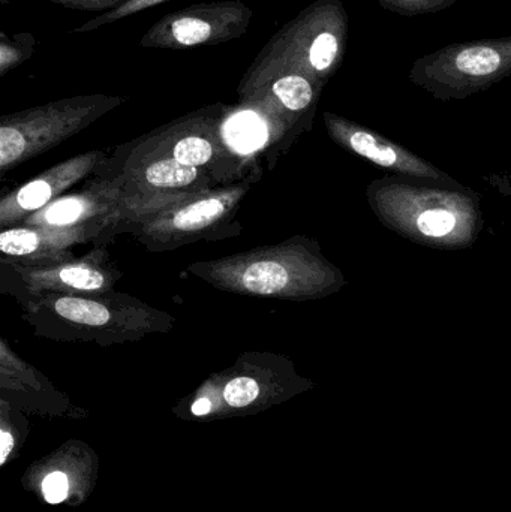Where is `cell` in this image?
I'll return each instance as SVG.
<instances>
[{"label":"cell","mask_w":511,"mask_h":512,"mask_svg":"<svg viewBox=\"0 0 511 512\" xmlns=\"http://www.w3.org/2000/svg\"><path fill=\"white\" fill-rule=\"evenodd\" d=\"M368 201L381 224L428 248H471L482 228L479 195L464 188L384 177L369 186Z\"/></svg>","instance_id":"1"},{"label":"cell","mask_w":511,"mask_h":512,"mask_svg":"<svg viewBox=\"0 0 511 512\" xmlns=\"http://www.w3.org/2000/svg\"><path fill=\"white\" fill-rule=\"evenodd\" d=\"M191 270L222 291L288 300L324 297L345 283L335 265L309 246L294 243L197 264Z\"/></svg>","instance_id":"2"},{"label":"cell","mask_w":511,"mask_h":512,"mask_svg":"<svg viewBox=\"0 0 511 512\" xmlns=\"http://www.w3.org/2000/svg\"><path fill=\"white\" fill-rule=\"evenodd\" d=\"M348 14L341 0H315L261 48L239 84L246 98L276 74L300 71L327 84L344 62Z\"/></svg>","instance_id":"3"},{"label":"cell","mask_w":511,"mask_h":512,"mask_svg":"<svg viewBox=\"0 0 511 512\" xmlns=\"http://www.w3.org/2000/svg\"><path fill=\"white\" fill-rule=\"evenodd\" d=\"M125 102L120 96L81 95L0 120V171L53 149Z\"/></svg>","instance_id":"4"},{"label":"cell","mask_w":511,"mask_h":512,"mask_svg":"<svg viewBox=\"0 0 511 512\" xmlns=\"http://www.w3.org/2000/svg\"><path fill=\"white\" fill-rule=\"evenodd\" d=\"M511 75V36L450 44L414 62L408 78L440 101H462Z\"/></svg>","instance_id":"5"},{"label":"cell","mask_w":511,"mask_h":512,"mask_svg":"<svg viewBox=\"0 0 511 512\" xmlns=\"http://www.w3.org/2000/svg\"><path fill=\"white\" fill-rule=\"evenodd\" d=\"M252 9L240 0L197 3L165 14L141 38L144 48L186 50L233 41L245 35Z\"/></svg>","instance_id":"6"},{"label":"cell","mask_w":511,"mask_h":512,"mask_svg":"<svg viewBox=\"0 0 511 512\" xmlns=\"http://www.w3.org/2000/svg\"><path fill=\"white\" fill-rule=\"evenodd\" d=\"M324 123H326L330 137L339 146L344 147L348 152L356 153L360 158L366 159L378 167L386 168V170L410 177V179L432 180V182L461 188V185L455 182L449 174L438 170L431 162L419 158L410 150L393 143L389 138L383 137L366 126L351 122V120L333 113H324Z\"/></svg>","instance_id":"7"},{"label":"cell","mask_w":511,"mask_h":512,"mask_svg":"<svg viewBox=\"0 0 511 512\" xmlns=\"http://www.w3.org/2000/svg\"><path fill=\"white\" fill-rule=\"evenodd\" d=\"M99 162L101 153H86L56 165L32 182L21 186L0 203V225L6 228L8 225L17 224L24 216L50 206L51 201L63 191L89 176Z\"/></svg>","instance_id":"8"},{"label":"cell","mask_w":511,"mask_h":512,"mask_svg":"<svg viewBox=\"0 0 511 512\" xmlns=\"http://www.w3.org/2000/svg\"><path fill=\"white\" fill-rule=\"evenodd\" d=\"M38 228H11L0 234V251L14 259H35L39 267L66 259V246L74 245L84 239L86 231L81 227H48L33 225Z\"/></svg>","instance_id":"9"},{"label":"cell","mask_w":511,"mask_h":512,"mask_svg":"<svg viewBox=\"0 0 511 512\" xmlns=\"http://www.w3.org/2000/svg\"><path fill=\"white\" fill-rule=\"evenodd\" d=\"M326 84L300 71H285L270 78L246 98L266 102L284 122H296L314 110ZM243 98V99H246Z\"/></svg>","instance_id":"10"},{"label":"cell","mask_w":511,"mask_h":512,"mask_svg":"<svg viewBox=\"0 0 511 512\" xmlns=\"http://www.w3.org/2000/svg\"><path fill=\"white\" fill-rule=\"evenodd\" d=\"M27 288L38 292H68V294H99L110 289L111 277L90 262H69L45 267L18 268Z\"/></svg>","instance_id":"11"},{"label":"cell","mask_w":511,"mask_h":512,"mask_svg":"<svg viewBox=\"0 0 511 512\" xmlns=\"http://www.w3.org/2000/svg\"><path fill=\"white\" fill-rule=\"evenodd\" d=\"M239 198V192L230 191L192 201L170 212V215L156 219L153 222L152 231L162 234L201 233L222 221Z\"/></svg>","instance_id":"12"},{"label":"cell","mask_w":511,"mask_h":512,"mask_svg":"<svg viewBox=\"0 0 511 512\" xmlns=\"http://www.w3.org/2000/svg\"><path fill=\"white\" fill-rule=\"evenodd\" d=\"M111 197L108 194H87L62 198L54 201L38 215L30 216L27 224L48 225V227H78L110 209Z\"/></svg>","instance_id":"13"},{"label":"cell","mask_w":511,"mask_h":512,"mask_svg":"<svg viewBox=\"0 0 511 512\" xmlns=\"http://www.w3.org/2000/svg\"><path fill=\"white\" fill-rule=\"evenodd\" d=\"M51 304L60 318L75 324L86 325V327H104L113 319L110 307L87 298L63 295V297H57Z\"/></svg>","instance_id":"14"},{"label":"cell","mask_w":511,"mask_h":512,"mask_svg":"<svg viewBox=\"0 0 511 512\" xmlns=\"http://www.w3.org/2000/svg\"><path fill=\"white\" fill-rule=\"evenodd\" d=\"M200 171L176 159H161L144 170V179L153 188H186L198 179Z\"/></svg>","instance_id":"15"},{"label":"cell","mask_w":511,"mask_h":512,"mask_svg":"<svg viewBox=\"0 0 511 512\" xmlns=\"http://www.w3.org/2000/svg\"><path fill=\"white\" fill-rule=\"evenodd\" d=\"M215 126V125H213ZM210 126L207 131L213 128ZM207 131L204 134L200 132H185L174 141L171 155L180 164L188 165V167L198 168L201 165L212 161L215 155V144L210 140Z\"/></svg>","instance_id":"16"},{"label":"cell","mask_w":511,"mask_h":512,"mask_svg":"<svg viewBox=\"0 0 511 512\" xmlns=\"http://www.w3.org/2000/svg\"><path fill=\"white\" fill-rule=\"evenodd\" d=\"M36 39L32 33L8 36L0 33V77L23 65L35 53Z\"/></svg>","instance_id":"17"},{"label":"cell","mask_w":511,"mask_h":512,"mask_svg":"<svg viewBox=\"0 0 511 512\" xmlns=\"http://www.w3.org/2000/svg\"><path fill=\"white\" fill-rule=\"evenodd\" d=\"M227 135L233 146L249 150L258 146L266 137L263 120L251 111L236 114L227 123Z\"/></svg>","instance_id":"18"},{"label":"cell","mask_w":511,"mask_h":512,"mask_svg":"<svg viewBox=\"0 0 511 512\" xmlns=\"http://www.w3.org/2000/svg\"><path fill=\"white\" fill-rule=\"evenodd\" d=\"M164 2H168V0H128V2L123 3L119 8L104 12V14L86 21V23L81 24V26L75 27L72 33L92 32V30L99 29V27L105 26V24L116 23V21L122 20V18L138 14V12L141 11H146V9L161 5V3Z\"/></svg>","instance_id":"19"},{"label":"cell","mask_w":511,"mask_h":512,"mask_svg":"<svg viewBox=\"0 0 511 512\" xmlns=\"http://www.w3.org/2000/svg\"><path fill=\"white\" fill-rule=\"evenodd\" d=\"M458 2H464V0H378L386 11L395 12L404 17L435 14Z\"/></svg>","instance_id":"20"},{"label":"cell","mask_w":511,"mask_h":512,"mask_svg":"<svg viewBox=\"0 0 511 512\" xmlns=\"http://www.w3.org/2000/svg\"><path fill=\"white\" fill-rule=\"evenodd\" d=\"M258 394H260V387L257 381L240 376L228 382L224 390V399L233 408H245L257 399Z\"/></svg>","instance_id":"21"},{"label":"cell","mask_w":511,"mask_h":512,"mask_svg":"<svg viewBox=\"0 0 511 512\" xmlns=\"http://www.w3.org/2000/svg\"><path fill=\"white\" fill-rule=\"evenodd\" d=\"M68 478L62 472H53L42 483V493L48 504H60L68 496Z\"/></svg>","instance_id":"22"},{"label":"cell","mask_w":511,"mask_h":512,"mask_svg":"<svg viewBox=\"0 0 511 512\" xmlns=\"http://www.w3.org/2000/svg\"><path fill=\"white\" fill-rule=\"evenodd\" d=\"M57 5L65 6L69 9H78V11H113L119 8L128 0H50Z\"/></svg>","instance_id":"23"},{"label":"cell","mask_w":511,"mask_h":512,"mask_svg":"<svg viewBox=\"0 0 511 512\" xmlns=\"http://www.w3.org/2000/svg\"><path fill=\"white\" fill-rule=\"evenodd\" d=\"M12 447H14V439H12V436L9 435L8 432L0 433V465L6 462Z\"/></svg>","instance_id":"24"},{"label":"cell","mask_w":511,"mask_h":512,"mask_svg":"<svg viewBox=\"0 0 511 512\" xmlns=\"http://www.w3.org/2000/svg\"><path fill=\"white\" fill-rule=\"evenodd\" d=\"M210 409H212V403H210L209 399H198L197 402L192 405V414L200 417V415L209 414Z\"/></svg>","instance_id":"25"}]
</instances>
